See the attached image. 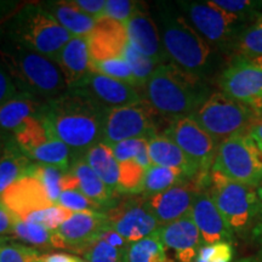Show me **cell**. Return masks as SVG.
Here are the masks:
<instances>
[{
  "label": "cell",
  "instance_id": "cell-13",
  "mask_svg": "<svg viewBox=\"0 0 262 262\" xmlns=\"http://www.w3.org/2000/svg\"><path fill=\"white\" fill-rule=\"evenodd\" d=\"M106 215L111 229L122 235L127 243L149 237L160 228L143 195H123L113 208L106 211Z\"/></svg>",
  "mask_w": 262,
  "mask_h": 262
},
{
  "label": "cell",
  "instance_id": "cell-22",
  "mask_svg": "<svg viewBox=\"0 0 262 262\" xmlns=\"http://www.w3.org/2000/svg\"><path fill=\"white\" fill-rule=\"evenodd\" d=\"M191 216L205 245L215 244L219 242L232 243L233 232L226 224L206 189H203L195 195L191 209Z\"/></svg>",
  "mask_w": 262,
  "mask_h": 262
},
{
  "label": "cell",
  "instance_id": "cell-41",
  "mask_svg": "<svg viewBox=\"0 0 262 262\" xmlns=\"http://www.w3.org/2000/svg\"><path fill=\"white\" fill-rule=\"evenodd\" d=\"M57 204L64 206L68 210L73 212L81 211H101L104 212L102 209L94 203L91 199L88 198L84 193L79 189H71V191H62L58 198Z\"/></svg>",
  "mask_w": 262,
  "mask_h": 262
},
{
  "label": "cell",
  "instance_id": "cell-34",
  "mask_svg": "<svg viewBox=\"0 0 262 262\" xmlns=\"http://www.w3.org/2000/svg\"><path fill=\"white\" fill-rule=\"evenodd\" d=\"M66 172L67 171L57 168V166L48 165V164L34 163L32 165L31 170H29L28 176L37 179L42 185V187H44L49 199H50L54 204H57V201L58 198H60V194L62 192L61 181Z\"/></svg>",
  "mask_w": 262,
  "mask_h": 262
},
{
  "label": "cell",
  "instance_id": "cell-30",
  "mask_svg": "<svg viewBox=\"0 0 262 262\" xmlns=\"http://www.w3.org/2000/svg\"><path fill=\"white\" fill-rule=\"evenodd\" d=\"M16 238L32 247L39 249H63L62 239L57 231H51L45 226L34 222L24 221L17 217L15 222L14 233Z\"/></svg>",
  "mask_w": 262,
  "mask_h": 262
},
{
  "label": "cell",
  "instance_id": "cell-37",
  "mask_svg": "<svg viewBox=\"0 0 262 262\" xmlns=\"http://www.w3.org/2000/svg\"><path fill=\"white\" fill-rule=\"evenodd\" d=\"M93 70L96 73L107 75L113 79L125 81L127 84L134 85L137 88V83L134 77L130 66L124 57L112 58V60L93 62ZM139 89V88H137Z\"/></svg>",
  "mask_w": 262,
  "mask_h": 262
},
{
  "label": "cell",
  "instance_id": "cell-15",
  "mask_svg": "<svg viewBox=\"0 0 262 262\" xmlns=\"http://www.w3.org/2000/svg\"><path fill=\"white\" fill-rule=\"evenodd\" d=\"M203 189L205 188L195 176L158 194L146 196L147 205L162 227L188 215L195 195Z\"/></svg>",
  "mask_w": 262,
  "mask_h": 262
},
{
  "label": "cell",
  "instance_id": "cell-10",
  "mask_svg": "<svg viewBox=\"0 0 262 262\" xmlns=\"http://www.w3.org/2000/svg\"><path fill=\"white\" fill-rule=\"evenodd\" d=\"M221 93L251 107L262 119V56H234L219 78Z\"/></svg>",
  "mask_w": 262,
  "mask_h": 262
},
{
  "label": "cell",
  "instance_id": "cell-49",
  "mask_svg": "<svg viewBox=\"0 0 262 262\" xmlns=\"http://www.w3.org/2000/svg\"><path fill=\"white\" fill-rule=\"evenodd\" d=\"M100 239H102V241L106 242L110 245H112L113 248L118 249V250L120 251H125V249L127 248V245L130 243H127V242L124 239L122 235L119 233H117L116 231H113V229H107V231H104L102 234H101Z\"/></svg>",
  "mask_w": 262,
  "mask_h": 262
},
{
  "label": "cell",
  "instance_id": "cell-31",
  "mask_svg": "<svg viewBox=\"0 0 262 262\" xmlns=\"http://www.w3.org/2000/svg\"><path fill=\"white\" fill-rule=\"evenodd\" d=\"M123 262H173L166 254L158 231L155 234L130 243L124 251Z\"/></svg>",
  "mask_w": 262,
  "mask_h": 262
},
{
  "label": "cell",
  "instance_id": "cell-44",
  "mask_svg": "<svg viewBox=\"0 0 262 262\" xmlns=\"http://www.w3.org/2000/svg\"><path fill=\"white\" fill-rule=\"evenodd\" d=\"M140 5V2H131V0H108L106 2L104 16L125 25Z\"/></svg>",
  "mask_w": 262,
  "mask_h": 262
},
{
  "label": "cell",
  "instance_id": "cell-12",
  "mask_svg": "<svg viewBox=\"0 0 262 262\" xmlns=\"http://www.w3.org/2000/svg\"><path fill=\"white\" fill-rule=\"evenodd\" d=\"M19 148L34 163L57 166L70 171L74 153L55 137L38 118L29 119L14 135Z\"/></svg>",
  "mask_w": 262,
  "mask_h": 262
},
{
  "label": "cell",
  "instance_id": "cell-42",
  "mask_svg": "<svg viewBox=\"0 0 262 262\" xmlns=\"http://www.w3.org/2000/svg\"><path fill=\"white\" fill-rule=\"evenodd\" d=\"M88 262H123V251L98 238L83 253Z\"/></svg>",
  "mask_w": 262,
  "mask_h": 262
},
{
  "label": "cell",
  "instance_id": "cell-56",
  "mask_svg": "<svg viewBox=\"0 0 262 262\" xmlns=\"http://www.w3.org/2000/svg\"><path fill=\"white\" fill-rule=\"evenodd\" d=\"M238 262H255V260H251V258H244V260H239Z\"/></svg>",
  "mask_w": 262,
  "mask_h": 262
},
{
  "label": "cell",
  "instance_id": "cell-28",
  "mask_svg": "<svg viewBox=\"0 0 262 262\" xmlns=\"http://www.w3.org/2000/svg\"><path fill=\"white\" fill-rule=\"evenodd\" d=\"M41 4L72 37H88L93 32L96 19L72 2H45Z\"/></svg>",
  "mask_w": 262,
  "mask_h": 262
},
{
  "label": "cell",
  "instance_id": "cell-1",
  "mask_svg": "<svg viewBox=\"0 0 262 262\" xmlns=\"http://www.w3.org/2000/svg\"><path fill=\"white\" fill-rule=\"evenodd\" d=\"M107 111L84 90L71 89L44 101L38 118L77 158L103 141Z\"/></svg>",
  "mask_w": 262,
  "mask_h": 262
},
{
  "label": "cell",
  "instance_id": "cell-45",
  "mask_svg": "<svg viewBox=\"0 0 262 262\" xmlns=\"http://www.w3.org/2000/svg\"><path fill=\"white\" fill-rule=\"evenodd\" d=\"M147 145V140L145 139H133L125 140L122 142L110 145L112 152L116 157L118 163L129 162V160H135L140 150Z\"/></svg>",
  "mask_w": 262,
  "mask_h": 262
},
{
  "label": "cell",
  "instance_id": "cell-32",
  "mask_svg": "<svg viewBox=\"0 0 262 262\" xmlns=\"http://www.w3.org/2000/svg\"><path fill=\"white\" fill-rule=\"evenodd\" d=\"M186 180H189L185 173L176 169L164 168V166L152 165L147 170L145 186H143V196H150L162 193L166 189L179 185Z\"/></svg>",
  "mask_w": 262,
  "mask_h": 262
},
{
  "label": "cell",
  "instance_id": "cell-29",
  "mask_svg": "<svg viewBox=\"0 0 262 262\" xmlns=\"http://www.w3.org/2000/svg\"><path fill=\"white\" fill-rule=\"evenodd\" d=\"M83 158L88 165L97 173L98 178L108 187L117 192L118 182H119V163L117 162L112 148L106 143L100 142L91 147L83 156Z\"/></svg>",
  "mask_w": 262,
  "mask_h": 262
},
{
  "label": "cell",
  "instance_id": "cell-7",
  "mask_svg": "<svg viewBox=\"0 0 262 262\" xmlns=\"http://www.w3.org/2000/svg\"><path fill=\"white\" fill-rule=\"evenodd\" d=\"M191 117L219 143L228 137L248 134L251 126L261 119L253 108L222 93H211Z\"/></svg>",
  "mask_w": 262,
  "mask_h": 262
},
{
  "label": "cell",
  "instance_id": "cell-8",
  "mask_svg": "<svg viewBox=\"0 0 262 262\" xmlns=\"http://www.w3.org/2000/svg\"><path fill=\"white\" fill-rule=\"evenodd\" d=\"M178 6L196 32L219 51H233L249 19L212 5L211 2H179Z\"/></svg>",
  "mask_w": 262,
  "mask_h": 262
},
{
  "label": "cell",
  "instance_id": "cell-2",
  "mask_svg": "<svg viewBox=\"0 0 262 262\" xmlns=\"http://www.w3.org/2000/svg\"><path fill=\"white\" fill-rule=\"evenodd\" d=\"M157 26L171 63L204 80L214 73L217 66L215 49L196 32L178 6L158 3Z\"/></svg>",
  "mask_w": 262,
  "mask_h": 262
},
{
  "label": "cell",
  "instance_id": "cell-54",
  "mask_svg": "<svg viewBox=\"0 0 262 262\" xmlns=\"http://www.w3.org/2000/svg\"><path fill=\"white\" fill-rule=\"evenodd\" d=\"M9 243V238L8 237H0V248L3 247V245Z\"/></svg>",
  "mask_w": 262,
  "mask_h": 262
},
{
  "label": "cell",
  "instance_id": "cell-33",
  "mask_svg": "<svg viewBox=\"0 0 262 262\" xmlns=\"http://www.w3.org/2000/svg\"><path fill=\"white\" fill-rule=\"evenodd\" d=\"M147 170L135 160L119 163V182L117 192L123 195L142 194Z\"/></svg>",
  "mask_w": 262,
  "mask_h": 262
},
{
  "label": "cell",
  "instance_id": "cell-14",
  "mask_svg": "<svg viewBox=\"0 0 262 262\" xmlns=\"http://www.w3.org/2000/svg\"><path fill=\"white\" fill-rule=\"evenodd\" d=\"M164 135L171 139L198 166L199 175H209L214 164L219 142L212 139L191 116L170 120Z\"/></svg>",
  "mask_w": 262,
  "mask_h": 262
},
{
  "label": "cell",
  "instance_id": "cell-51",
  "mask_svg": "<svg viewBox=\"0 0 262 262\" xmlns=\"http://www.w3.org/2000/svg\"><path fill=\"white\" fill-rule=\"evenodd\" d=\"M253 238L257 245V255L255 262H262V222H258L253 228Z\"/></svg>",
  "mask_w": 262,
  "mask_h": 262
},
{
  "label": "cell",
  "instance_id": "cell-6",
  "mask_svg": "<svg viewBox=\"0 0 262 262\" xmlns=\"http://www.w3.org/2000/svg\"><path fill=\"white\" fill-rule=\"evenodd\" d=\"M206 191L233 233H245L262 217L261 204L254 187L235 182L211 170Z\"/></svg>",
  "mask_w": 262,
  "mask_h": 262
},
{
  "label": "cell",
  "instance_id": "cell-18",
  "mask_svg": "<svg viewBox=\"0 0 262 262\" xmlns=\"http://www.w3.org/2000/svg\"><path fill=\"white\" fill-rule=\"evenodd\" d=\"M129 42L141 54L156 60L159 64L170 62L164 50L157 22L149 15L145 3H141L136 12L125 24Z\"/></svg>",
  "mask_w": 262,
  "mask_h": 262
},
{
  "label": "cell",
  "instance_id": "cell-47",
  "mask_svg": "<svg viewBox=\"0 0 262 262\" xmlns=\"http://www.w3.org/2000/svg\"><path fill=\"white\" fill-rule=\"evenodd\" d=\"M72 3L78 9H80L81 11L95 19H98L104 16V10H106V2L104 0H72Z\"/></svg>",
  "mask_w": 262,
  "mask_h": 262
},
{
  "label": "cell",
  "instance_id": "cell-24",
  "mask_svg": "<svg viewBox=\"0 0 262 262\" xmlns=\"http://www.w3.org/2000/svg\"><path fill=\"white\" fill-rule=\"evenodd\" d=\"M147 143H148V153L152 165L180 170L188 179H194L201 173L198 166L171 139L164 134L150 137L147 140Z\"/></svg>",
  "mask_w": 262,
  "mask_h": 262
},
{
  "label": "cell",
  "instance_id": "cell-39",
  "mask_svg": "<svg viewBox=\"0 0 262 262\" xmlns=\"http://www.w3.org/2000/svg\"><path fill=\"white\" fill-rule=\"evenodd\" d=\"M0 262H45V255L34 248L6 243L0 248Z\"/></svg>",
  "mask_w": 262,
  "mask_h": 262
},
{
  "label": "cell",
  "instance_id": "cell-52",
  "mask_svg": "<svg viewBox=\"0 0 262 262\" xmlns=\"http://www.w3.org/2000/svg\"><path fill=\"white\" fill-rule=\"evenodd\" d=\"M248 135L254 140V142L256 143L257 146L262 145V119H258L257 122L251 126Z\"/></svg>",
  "mask_w": 262,
  "mask_h": 262
},
{
  "label": "cell",
  "instance_id": "cell-38",
  "mask_svg": "<svg viewBox=\"0 0 262 262\" xmlns=\"http://www.w3.org/2000/svg\"><path fill=\"white\" fill-rule=\"evenodd\" d=\"M72 215H73V211L68 210V209H66L64 206L60 204H54L48 209L33 212L25 221L34 222V224L45 226L51 231H56Z\"/></svg>",
  "mask_w": 262,
  "mask_h": 262
},
{
  "label": "cell",
  "instance_id": "cell-43",
  "mask_svg": "<svg viewBox=\"0 0 262 262\" xmlns=\"http://www.w3.org/2000/svg\"><path fill=\"white\" fill-rule=\"evenodd\" d=\"M234 256L232 243L219 242L215 244L203 245L199 249L194 262H231Z\"/></svg>",
  "mask_w": 262,
  "mask_h": 262
},
{
  "label": "cell",
  "instance_id": "cell-26",
  "mask_svg": "<svg viewBox=\"0 0 262 262\" xmlns=\"http://www.w3.org/2000/svg\"><path fill=\"white\" fill-rule=\"evenodd\" d=\"M34 164L19 148L14 135L4 137V146L0 156V195L19 179L28 176Z\"/></svg>",
  "mask_w": 262,
  "mask_h": 262
},
{
  "label": "cell",
  "instance_id": "cell-58",
  "mask_svg": "<svg viewBox=\"0 0 262 262\" xmlns=\"http://www.w3.org/2000/svg\"><path fill=\"white\" fill-rule=\"evenodd\" d=\"M79 262H88V261H86V260H80Z\"/></svg>",
  "mask_w": 262,
  "mask_h": 262
},
{
  "label": "cell",
  "instance_id": "cell-20",
  "mask_svg": "<svg viewBox=\"0 0 262 262\" xmlns=\"http://www.w3.org/2000/svg\"><path fill=\"white\" fill-rule=\"evenodd\" d=\"M68 90L79 89L94 73L88 37H73L55 61Z\"/></svg>",
  "mask_w": 262,
  "mask_h": 262
},
{
  "label": "cell",
  "instance_id": "cell-19",
  "mask_svg": "<svg viewBox=\"0 0 262 262\" xmlns=\"http://www.w3.org/2000/svg\"><path fill=\"white\" fill-rule=\"evenodd\" d=\"M0 202L24 221L33 212L54 205L41 183L32 176H26L12 183L0 195Z\"/></svg>",
  "mask_w": 262,
  "mask_h": 262
},
{
  "label": "cell",
  "instance_id": "cell-40",
  "mask_svg": "<svg viewBox=\"0 0 262 262\" xmlns=\"http://www.w3.org/2000/svg\"><path fill=\"white\" fill-rule=\"evenodd\" d=\"M212 5L221 10L238 15L249 21H254L262 15V2H250V0H214Z\"/></svg>",
  "mask_w": 262,
  "mask_h": 262
},
{
  "label": "cell",
  "instance_id": "cell-46",
  "mask_svg": "<svg viewBox=\"0 0 262 262\" xmlns=\"http://www.w3.org/2000/svg\"><path fill=\"white\" fill-rule=\"evenodd\" d=\"M19 94L22 93H19L11 75L9 74L4 63L0 60V106Z\"/></svg>",
  "mask_w": 262,
  "mask_h": 262
},
{
  "label": "cell",
  "instance_id": "cell-25",
  "mask_svg": "<svg viewBox=\"0 0 262 262\" xmlns=\"http://www.w3.org/2000/svg\"><path fill=\"white\" fill-rule=\"evenodd\" d=\"M70 171L79 182V191L106 212L119 201V194L110 188L97 173L88 165L83 157H77L72 163Z\"/></svg>",
  "mask_w": 262,
  "mask_h": 262
},
{
  "label": "cell",
  "instance_id": "cell-5",
  "mask_svg": "<svg viewBox=\"0 0 262 262\" xmlns=\"http://www.w3.org/2000/svg\"><path fill=\"white\" fill-rule=\"evenodd\" d=\"M6 40L56 61L72 35L55 19L41 3L21 6L4 26Z\"/></svg>",
  "mask_w": 262,
  "mask_h": 262
},
{
  "label": "cell",
  "instance_id": "cell-17",
  "mask_svg": "<svg viewBox=\"0 0 262 262\" xmlns=\"http://www.w3.org/2000/svg\"><path fill=\"white\" fill-rule=\"evenodd\" d=\"M88 41L93 62L123 57L124 50L129 44L126 26L103 16L96 19L93 32L88 35Z\"/></svg>",
  "mask_w": 262,
  "mask_h": 262
},
{
  "label": "cell",
  "instance_id": "cell-23",
  "mask_svg": "<svg viewBox=\"0 0 262 262\" xmlns=\"http://www.w3.org/2000/svg\"><path fill=\"white\" fill-rule=\"evenodd\" d=\"M79 89L89 94L94 100L107 108L122 107L143 100L142 93L134 85L113 79L94 72Z\"/></svg>",
  "mask_w": 262,
  "mask_h": 262
},
{
  "label": "cell",
  "instance_id": "cell-4",
  "mask_svg": "<svg viewBox=\"0 0 262 262\" xmlns=\"http://www.w3.org/2000/svg\"><path fill=\"white\" fill-rule=\"evenodd\" d=\"M0 60L19 93L48 101L68 90L55 62L21 45L9 40L0 42Z\"/></svg>",
  "mask_w": 262,
  "mask_h": 262
},
{
  "label": "cell",
  "instance_id": "cell-48",
  "mask_svg": "<svg viewBox=\"0 0 262 262\" xmlns=\"http://www.w3.org/2000/svg\"><path fill=\"white\" fill-rule=\"evenodd\" d=\"M16 220H17V216L12 214V212L0 202V237L12 235V233H14Z\"/></svg>",
  "mask_w": 262,
  "mask_h": 262
},
{
  "label": "cell",
  "instance_id": "cell-11",
  "mask_svg": "<svg viewBox=\"0 0 262 262\" xmlns=\"http://www.w3.org/2000/svg\"><path fill=\"white\" fill-rule=\"evenodd\" d=\"M157 117L158 114L145 100L127 106L108 108L102 142L110 146L125 140H148L158 135Z\"/></svg>",
  "mask_w": 262,
  "mask_h": 262
},
{
  "label": "cell",
  "instance_id": "cell-50",
  "mask_svg": "<svg viewBox=\"0 0 262 262\" xmlns=\"http://www.w3.org/2000/svg\"><path fill=\"white\" fill-rule=\"evenodd\" d=\"M80 258L74 255L64 253H55L45 255V262H79Z\"/></svg>",
  "mask_w": 262,
  "mask_h": 262
},
{
  "label": "cell",
  "instance_id": "cell-3",
  "mask_svg": "<svg viewBox=\"0 0 262 262\" xmlns=\"http://www.w3.org/2000/svg\"><path fill=\"white\" fill-rule=\"evenodd\" d=\"M141 93L158 116L169 120L193 116L211 95L206 80L171 62L159 64Z\"/></svg>",
  "mask_w": 262,
  "mask_h": 262
},
{
  "label": "cell",
  "instance_id": "cell-53",
  "mask_svg": "<svg viewBox=\"0 0 262 262\" xmlns=\"http://www.w3.org/2000/svg\"><path fill=\"white\" fill-rule=\"evenodd\" d=\"M256 193H257V196H258V201H260V204H261V212H262V185L258 186L256 188Z\"/></svg>",
  "mask_w": 262,
  "mask_h": 262
},
{
  "label": "cell",
  "instance_id": "cell-57",
  "mask_svg": "<svg viewBox=\"0 0 262 262\" xmlns=\"http://www.w3.org/2000/svg\"><path fill=\"white\" fill-rule=\"evenodd\" d=\"M257 147H258V149H260L261 153H262V145H261V146H257Z\"/></svg>",
  "mask_w": 262,
  "mask_h": 262
},
{
  "label": "cell",
  "instance_id": "cell-55",
  "mask_svg": "<svg viewBox=\"0 0 262 262\" xmlns=\"http://www.w3.org/2000/svg\"><path fill=\"white\" fill-rule=\"evenodd\" d=\"M3 146H4V136H3L2 133H0V156H2V152H3Z\"/></svg>",
  "mask_w": 262,
  "mask_h": 262
},
{
  "label": "cell",
  "instance_id": "cell-16",
  "mask_svg": "<svg viewBox=\"0 0 262 262\" xmlns=\"http://www.w3.org/2000/svg\"><path fill=\"white\" fill-rule=\"evenodd\" d=\"M110 228L106 212L81 211L73 212L56 231L62 239L63 249L83 255L84 251Z\"/></svg>",
  "mask_w": 262,
  "mask_h": 262
},
{
  "label": "cell",
  "instance_id": "cell-9",
  "mask_svg": "<svg viewBox=\"0 0 262 262\" xmlns=\"http://www.w3.org/2000/svg\"><path fill=\"white\" fill-rule=\"evenodd\" d=\"M261 155L248 134L228 137L219 143L211 170L235 182L258 187L262 185Z\"/></svg>",
  "mask_w": 262,
  "mask_h": 262
},
{
  "label": "cell",
  "instance_id": "cell-36",
  "mask_svg": "<svg viewBox=\"0 0 262 262\" xmlns=\"http://www.w3.org/2000/svg\"><path fill=\"white\" fill-rule=\"evenodd\" d=\"M123 57L129 63L134 77H135L137 88L141 90L145 86L149 78L152 77V74L155 73L159 63L156 60H153V58L141 54L130 42L126 45L125 50H124Z\"/></svg>",
  "mask_w": 262,
  "mask_h": 262
},
{
  "label": "cell",
  "instance_id": "cell-35",
  "mask_svg": "<svg viewBox=\"0 0 262 262\" xmlns=\"http://www.w3.org/2000/svg\"><path fill=\"white\" fill-rule=\"evenodd\" d=\"M232 52L235 56H262V15L242 32Z\"/></svg>",
  "mask_w": 262,
  "mask_h": 262
},
{
  "label": "cell",
  "instance_id": "cell-21",
  "mask_svg": "<svg viewBox=\"0 0 262 262\" xmlns=\"http://www.w3.org/2000/svg\"><path fill=\"white\" fill-rule=\"evenodd\" d=\"M158 234L164 247L175 251L179 262H194L199 249L204 244L191 212L171 224L162 226Z\"/></svg>",
  "mask_w": 262,
  "mask_h": 262
},
{
  "label": "cell",
  "instance_id": "cell-27",
  "mask_svg": "<svg viewBox=\"0 0 262 262\" xmlns=\"http://www.w3.org/2000/svg\"><path fill=\"white\" fill-rule=\"evenodd\" d=\"M42 103L44 101L27 94L6 101L0 106V130L14 135L31 118L39 116Z\"/></svg>",
  "mask_w": 262,
  "mask_h": 262
}]
</instances>
